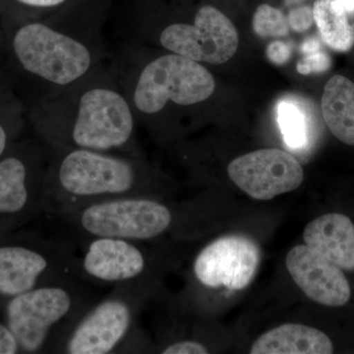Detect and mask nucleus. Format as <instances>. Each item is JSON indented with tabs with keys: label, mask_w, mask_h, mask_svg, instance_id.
Returning <instances> with one entry per match:
<instances>
[{
	"label": "nucleus",
	"mask_w": 354,
	"mask_h": 354,
	"mask_svg": "<svg viewBox=\"0 0 354 354\" xmlns=\"http://www.w3.org/2000/svg\"><path fill=\"white\" fill-rule=\"evenodd\" d=\"M34 123L48 148L142 158L138 124L113 58L83 80L39 99Z\"/></svg>",
	"instance_id": "1"
},
{
	"label": "nucleus",
	"mask_w": 354,
	"mask_h": 354,
	"mask_svg": "<svg viewBox=\"0 0 354 354\" xmlns=\"http://www.w3.org/2000/svg\"><path fill=\"white\" fill-rule=\"evenodd\" d=\"M113 1L71 0L13 32V57L38 85L39 100L83 80L111 60L104 29Z\"/></svg>",
	"instance_id": "2"
},
{
	"label": "nucleus",
	"mask_w": 354,
	"mask_h": 354,
	"mask_svg": "<svg viewBox=\"0 0 354 354\" xmlns=\"http://www.w3.org/2000/svg\"><path fill=\"white\" fill-rule=\"evenodd\" d=\"M44 148L41 215L46 218L106 200L152 197L153 171L142 158Z\"/></svg>",
	"instance_id": "3"
},
{
	"label": "nucleus",
	"mask_w": 354,
	"mask_h": 354,
	"mask_svg": "<svg viewBox=\"0 0 354 354\" xmlns=\"http://www.w3.org/2000/svg\"><path fill=\"white\" fill-rule=\"evenodd\" d=\"M113 59L138 125L151 128L169 108L197 106L215 92L206 67L176 53L151 55L145 44L124 41Z\"/></svg>",
	"instance_id": "4"
},
{
	"label": "nucleus",
	"mask_w": 354,
	"mask_h": 354,
	"mask_svg": "<svg viewBox=\"0 0 354 354\" xmlns=\"http://www.w3.org/2000/svg\"><path fill=\"white\" fill-rule=\"evenodd\" d=\"M81 277L48 283L8 298L6 323L21 353H57L70 328L97 301Z\"/></svg>",
	"instance_id": "5"
},
{
	"label": "nucleus",
	"mask_w": 354,
	"mask_h": 354,
	"mask_svg": "<svg viewBox=\"0 0 354 354\" xmlns=\"http://www.w3.org/2000/svg\"><path fill=\"white\" fill-rule=\"evenodd\" d=\"M145 283L116 286L86 310L65 335L57 353L109 354L134 351V327Z\"/></svg>",
	"instance_id": "6"
},
{
	"label": "nucleus",
	"mask_w": 354,
	"mask_h": 354,
	"mask_svg": "<svg viewBox=\"0 0 354 354\" xmlns=\"http://www.w3.org/2000/svg\"><path fill=\"white\" fill-rule=\"evenodd\" d=\"M76 277L82 278L75 250L53 235L0 241V297H14Z\"/></svg>",
	"instance_id": "7"
},
{
	"label": "nucleus",
	"mask_w": 354,
	"mask_h": 354,
	"mask_svg": "<svg viewBox=\"0 0 354 354\" xmlns=\"http://www.w3.org/2000/svg\"><path fill=\"white\" fill-rule=\"evenodd\" d=\"M125 35V41H155L165 51L200 64H225L239 48V32L234 23L211 6L198 9L192 21H176L160 28L133 30Z\"/></svg>",
	"instance_id": "8"
},
{
	"label": "nucleus",
	"mask_w": 354,
	"mask_h": 354,
	"mask_svg": "<svg viewBox=\"0 0 354 354\" xmlns=\"http://www.w3.org/2000/svg\"><path fill=\"white\" fill-rule=\"evenodd\" d=\"M143 241L113 237H97L77 245L79 272L88 283L97 286L145 283L149 269Z\"/></svg>",
	"instance_id": "9"
},
{
	"label": "nucleus",
	"mask_w": 354,
	"mask_h": 354,
	"mask_svg": "<svg viewBox=\"0 0 354 354\" xmlns=\"http://www.w3.org/2000/svg\"><path fill=\"white\" fill-rule=\"evenodd\" d=\"M46 167L44 146L0 158V227L41 215Z\"/></svg>",
	"instance_id": "10"
},
{
	"label": "nucleus",
	"mask_w": 354,
	"mask_h": 354,
	"mask_svg": "<svg viewBox=\"0 0 354 354\" xmlns=\"http://www.w3.org/2000/svg\"><path fill=\"white\" fill-rule=\"evenodd\" d=\"M260 261V248L253 239L245 235H227L200 251L193 272L203 286L241 290L255 278Z\"/></svg>",
	"instance_id": "11"
},
{
	"label": "nucleus",
	"mask_w": 354,
	"mask_h": 354,
	"mask_svg": "<svg viewBox=\"0 0 354 354\" xmlns=\"http://www.w3.org/2000/svg\"><path fill=\"white\" fill-rule=\"evenodd\" d=\"M227 174L237 187L260 201L297 189L304 171L290 153L279 149H263L232 160Z\"/></svg>",
	"instance_id": "12"
},
{
	"label": "nucleus",
	"mask_w": 354,
	"mask_h": 354,
	"mask_svg": "<svg viewBox=\"0 0 354 354\" xmlns=\"http://www.w3.org/2000/svg\"><path fill=\"white\" fill-rule=\"evenodd\" d=\"M286 264L298 288L317 304L339 307L351 299V286L341 268L308 246L291 248Z\"/></svg>",
	"instance_id": "13"
},
{
	"label": "nucleus",
	"mask_w": 354,
	"mask_h": 354,
	"mask_svg": "<svg viewBox=\"0 0 354 354\" xmlns=\"http://www.w3.org/2000/svg\"><path fill=\"white\" fill-rule=\"evenodd\" d=\"M305 245L322 255L342 271L354 272V225L348 216L327 214L305 227Z\"/></svg>",
	"instance_id": "14"
},
{
	"label": "nucleus",
	"mask_w": 354,
	"mask_h": 354,
	"mask_svg": "<svg viewBox=\"0 0 354 354\" xmlns=\"http://www.w3.org/2000/svg\"><path fill=\"white\" fill-rule=\"evenodd\" d=\"M334 346L327 335L301 324H285L256 339L252 354H330Z\"/></svg>",
	"instance_id": "15"
},
{
	"label": "nucleus",
	"mask_w": 354,
	"mask_h": 354,
	"mask_svg": "<svg viewBox=\"0 0 354 354\" xmlns=\"http://www.w3.org/2000/svg\"><path fill=\"white\" fill-rule=\"evenodd\" d=\"M323 118L333 135L346 145L354 146V83L335 75L324 88Z\"/></svg>",
	"instance_id": "16"
},
{
	"label": "nucleus",
	"mask_w": 354,
	"mask_h": 354,
	"mask_svg": "<svg viewBox=\"0 0 354 354\" xmlns=\"http://www.w3.org/2000/svg\"><path fill=\"white\" fill-rule=\"evenodd\" d=\"M314 22L321 38L329 48L346 53L354 46V27L348 12L335 0H316L313 6Z\"/></svg>",
	"instance_id": "17"
},
{
	"label": "nucleus",
	"mask_w": 354,
	"mask_h": 354,
	"mask_svg": "<svg viewBox=\"0 0 354 354\" xmlns=\"http://www.w3.org/2000/svg\"><path fill=\"white\" fill-rule=\"evenodd\" d=\"M277 118L286 145L293 150L308 143L309 127L306 114L292 102L281 101L277 106Z\"/></svg>",
	"instance_id": "18"
},
{
	"label": "nucleus",
	"mask_w": 354,
	"mask_h": 354,
	"mask_svg": "<svg viewBox=\"0 0 354 354\" xmlns=\"http://www.w3.org/2000/svg\"><path fill=\"white\" fill-rule=\"evenodd\" d=\"M252 26L256 35L263 39L281 38L290 32L288 18L279 9L268 4L258 7L253 16Z\"/></svg>",
	"instance_id": "19"
},
{
	"label": "nucleus",
	"mask_w": 354,
	"mask_h": 354,
	"mask_svg": "<svg viewBox=\"0 0 354 354\" xmlns=\"http://www.w3.org/2000/svg\"><path fill=\"white\" fill-rule=\"evenodd\" d=\"M332 62L327 53L318 50L305 55L302 60L298 62L297 69L302 75L313 73H323L330 68Z\"/></svg>",
	"instance_id": "20"
},
{
	"label": "nucleus",
	"mask_w": 354,
	"mask_h": 354,
	"mask_svg": "<svg viewBox=\"0 0 354 354\" xmlns=\"http://www.w3.org/2000/svg\"><path fill=\"white\" fill-rule=\"evenodd\" d=\"M288 25L295 32L308 31L314 23L313 8L309 6H300L292 9L288 14Z\"/></svg>",
	"instance_id": "21"
},
{
	"label": "nucleus",
	"mask_w": 354,
	"mask_h": 354,
	"mask_svg": "<svg viewBox=\"0 0 354 354\" xmlns=\"http://www.w3.org/2000/svg\"><path fill=\"white\" fill-rule=\"evenodd\" d=\"M26 7L39 14V18L46 17L50 14L57 12L62 7L68 4L71 0H14Z\"/></svg>",
	"instance_id": "22"
},
{
	"label": "nucleus",
	"mask_w": 354,
	"mask_h": 354,
	"mask_svg": "<svg viewBox=\"0 0 354 354\" xmlns=\"http://www.w3.org/2000/svg\"><path fill=\"white\" fill-rule=\"evenodd\" d=\"M162 354H207L208 348L196 341H179L172 342L162 351Z\"/></svg>",
	"instance_id": "23"
},
{
	"label": "nucleus",
	"mask_w": 354,
	"mask_h": 354,
	"mask_svg": "<svg viewBox=\"0 0 354 354\" xmlns=\"http://www.w3.org/2000/svg\"><path fill=\"white\" fill-rule=\"evenodd\" d=\"M21 353L19 342L6 323H0V354Z\"/></svg>",
	"instance_id": "24"
},
{
	"label": "nucleus",
	"mask_w": 354,
	"mask_h": 354,
	"mask_svg": "<svg viewBox=\"0 0 354 354\" xmlns=\"http://www.w3.org/2000/svg\"><path fill=\"white\" fill-rule=\"evenodd\" d=\"M267 57L270 62L276 65H283L290 60L291 50L290 46L281 41H274L267 48Z\"/></svg>",
	"instance_id": "25"
},
{
	"label": "nucleus",
	"mask_w": 354,
	"mask_h": 354,
	"mask_svg": "<svg viewBox=\"0 0 354 354\" xmlns=\"http://www.w3.org/2000/svg\"><path fill=\"white\" fill-rule=\"evenodd\" d=\"M10 142V133L6 123L0 120V158L6 155Z\"/></svg>",
	"instance_id": "26"
},
{
	"label": "nucleus",
	"mask_w": 354,
	"mask_h": 354,
	"mask_svg": "<svg viewBox=\"0 0 354 354\" xmlns=\"http://www.w3.org/2000/svg\"><path fill=\"white\" fill-rule=\"evenodd\" d=\"M321 50L320 41L315 38H310L306 39L301 46V53L304 55L315 53V51Z\"/></svg>",
	"instance_id": "27"
},
{
	"label": "nucleus",
	"mask_w": 354,
	"mask_h": 354,
	"mask_svg": "<svg viewBox=\"0 0 354 354\" xmlns=\"http://www.w3.org/2000/svg\"><path fill=\"white\" fill-rule=\"evenodd\" d=\"M348 13H354V0H335Z\"/></svg>",
	"instance_id": "28"
}]
</instances>
